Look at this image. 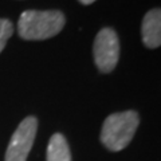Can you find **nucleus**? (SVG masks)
<instances>
[{
  "label": "nucleus",
  "mask_w": 161,
  "mask_h": 161,
  "mask_svg": "<svg viewBox=\"0 0 161 161\" xmlns=\"http://www.w3.org/2000/svg\"><path fill=\"white\" fill-rule=\"evenodd\" d=\"M138 124V114L133 110L110 114L103 122L101 141L109 150H122L132 141Z\"/></svg>",
  "instance_id": "2"
},
{
  "label": "nucleus",
  "mask_w": 161,
  "mask_h": 161,
  "mask_svg": "<svg viewBox=\"0 0 161 161\" xmlns=\"http://www.w3.org/2000/svg\"><path fill=\"white\" fill-rule=\"evenodd\" d=\"M95 64L101 73H110L119 59V40L114 30L102 28L97 34L93 46Z\"/></svg>",
  "instance_id": "3"
},
{
  "label": "nucleus",
  "mask_w": 161,
  "mask_h": 161,
  "mask_svg": "<svg viewBox=\"0 0 161 161\" xmlns=\"http://www.w3.org/2000/svg\"><path fill=\"white\" fill-rule=\"evenodd\" d=\"M82 4H85V6H89V4H92V3H94L95 0H79Z\"/></svg>",
  "instance_id": "8"
},
{
  "label": "nucleus",
  "mask_w": 161,
  "mask_h": 161,
  "mask_svg": "<svg viewBox=\"0 0 161 161\" xmlns=\"http://www.w3.org/2000/svg\"><path fill=\"white\" fill-rule=\"evenodd\" d=\"M47 161H71L67 141L62 134L55 133L50 138L47 147Z\"/></svg>",
  "instance_id": "6"
},
{
  "label": "nucleus",
  "mask_w": 161,
  "mask_h": 161,
  "mask_svg": "<svg viewBox=\"0 0 161 161\" xmlns=\"http://www.w3.org/2000/svg\"><path fill=\"white\" fill-rule=\"evenodd\" d=\"M142 42L148 48H157L161 44V11L150 9L142 19L141 24Z\"/></svg>",
  "instance_id": "5"
},
{
  "label": "nucleus",
  "mask_w": 161,
  "mask_h": 161,
  "mask_svg": "<svg viewBox=\"0 0 161 161\" xmlns=\"http://www.w3.org/2000/svg\"><path fill=\"white\" fill-rule=\"evenodd\" d=\"M14 34V24L8 19H0V53Z\"/></svg>",
  "instance_id": "7"
},
{
  "label": "nucleus",
  "mask_w": 161,
  "mask_h": 161,
  "mask_svg": "<svg viewBox=\"0 0 161 161\" xmlns=\"http://www.w3.org/2000/svg\"><path fill=\"white\" fill-rule=\"evenodd\" d=\"M38 121L35 117L24 118L18 129L15 130L11 140H9L7 152H6V161H26L30 150L32 148L35 136H36Z\"/></svg>",
  "instance_id": "4"
},
{
  "label": "nucleus",
  "mask_w": 161,
  "mask_h": 161,
  "mask_svg": "<svg viewBox=\"0 0 161 161\" xmlns=\"http://www.w3.org/2000/svg\"><path fill=\"white\" fill-rule=\"evenodd\" d=\"M66 19L60 11H24L19 18L18 32L24 40H44L58 35Z\"/></svg>",
  "instance_id": "1"
}]
</instances>
